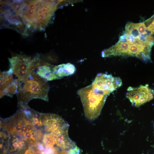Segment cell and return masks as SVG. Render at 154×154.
I'll use <instances>...</instances> for the list:
<instances>
[{
    "label": "cell",
    "instance_id": "obj_1",
    "mask_svg": "<svg viewBox=\"0 0 154 154\" xmlns=\"http://www.w3.org/2000/svg\"><path fill=\"white\" fill-rule=\"evenodd\" d=\"M48 2L45 0L6 1L3 18L6 25L14 29L33 31L44 30L49 16Z\"/></svg>",
    "mask_w": 154,
    "mask_h": 154
},
{
    "label": "cell",
    "instance_id": "obj_2",
    "mask_svg": "<svg viewBox=\"0 0 154 154\" xmlns=\"http://www.w3.org/2000/svg\"><path fill=\"white\" fill-rule=\"evenodd\" d=\"M110 93L94 81L77 91L87 118L92 120L99 116L107 97Z\"/></svg>",
    "mask_w": 154,
    "mask_h": 154
},
{
    "label": "cell",
    "instance_id": "obj_3",
    "mask_svg": "<svg viewBox=\"0 0 154 154\" xmlns=\"http://www.w3.org/2000/svg\"><path fill=\"white\" fill-rule=\"evenodd\" d=\"M47 81L34 72L26 80L18 82V103L27 104L34 98L48 101L49 86Z\"/></svg>",
    "mask_w": 154,
    "mask_h": 154
},
{
    "label": "cell",
    "instance_id": "obj_4",
    "mask_svg": "<svg viewBox=\"0 0 154 154\" xmlns=\"http://www.w3.org/2000/svg\"><path fill=\"white\" fill-rule=\"evenodd\" d=\"M10 67L8 72L18 78L17 82L27 79L39 67L40 60L38 56L32 58L25 55H17L9 58Z\"/></svg>",
    "mask_w": 154,
    "mask_h": 154
},
{
    "label": "cell",
    "instance_id": "obj_5",
    "mask_svg": "<svg viewBox=\"0 0 154 154\" xmlns=\"http://www.w3.org/2000/svg\"><path fill=\"white\" fill-rule=\"evenodd\" d=\"M126 97L132 104L136 107H139L152 99L154 97L153 90L147 86H141L139 87L128 88Z\"/></svg>",
    "mask_w": 154,
    "mask_h": 154
},
{
    "label": "cell",
    "instance_id": "obj_6",
    "mask_svg": "<svg viewBox=\"0 0 154 154\" xmlns=\"http://www.w3.org/2000/svg\"><path fill=\"white\" fill-rule=\"evenodd\" d=\"M12 75L8 71L1 72V98L5 95L11 96L17 93L18 82L17 79H14Z\"/></svg>",
    "mask_w": 154,
    "mask_h": 154
},
{
    "label": "cell",
    "instance_id": "obj_7",
    "mask_svg": "<svg viewBox=\"0 0 154 154\" xmlns=\"http://www.w3.org/2000/svg\"><path fill=\"white\" fill-rule=\"evenodd\" d=\"M53 73L59 79L73 74L76 70L74 65L70 63L62 64L52 67Z\"/></svg>",
    "mask_w": 154,
    "mask_h": 154
},
{
    "label": "cell",
    "instance_id": "obj_8",
    "mask_svg": "<svg viewBox=\"0 0 154 154\" xmlns=\"http://www.w3.org/2000/svg\"><path fill=\"white\" fill-rule=\"evenodd\" d=\"M52 68L47 64L38 67L37 74L47 81L59 79L53 73Z\"/></svg>",
    "mask_w": 154,
    "mask_h": 154
},
{
    "label": "cell",
    "instance_id": "obj_9",
    "mask_svg": "<svg viewBox=\"0 0 154 154\" xmlns=\"http://www.w3.org/2000/svg\"><path fill=\"white\" fill-rule=\"evenodd\" d=\"M137 28L140 34L143 35L145 34L147 32H145L146 28L144 23L136 24Z\"/></svg>",
    "mask_w": 154,
    "mask_h": 154
},
{
    "label": "cell",
    "instance_id": "obj_10",
    "mask_svg": "<svg viewBox=\"0 0 154 154\" xmlns=\"http://www.w3.org/2000/svg\"><path fill=\"white\" fill-rule=\"evenodd\" d=\"M147 29L151 32V34L154 33V24L152 22L147 28Z\"/></svg>",
    "mask_w": 154,
    "mask_h": 154
},
{
    "label": "cell",
    "instance_id": "obj_11",
    "mask_svg": "<svg viewBox=\"0 0 154 154\" xmlns=\"http://www.w3.org/2000/svg\"></svg>",
    "mask_w": 154,
    "mask_h": 154
}]
</instances>
